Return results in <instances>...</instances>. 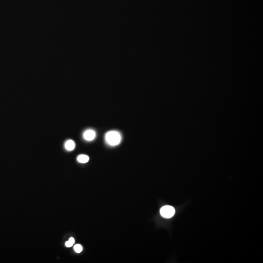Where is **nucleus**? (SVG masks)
<instances>
[{
	"mask_svg": "<svg viewBox=\"0 0 263 263\" xmlns=\"http://www.w3.org/2000/svg\"><path fill=\"white\" fill-rule=\"evenodd\" d=\"M73 245V244H72L71 242H69V241H67V242L66 243V246L67 247H71Z\"/></svg>",
	"mask_w": 263,
	"mask_h": 263,
	"instance_id": "nucleus-7",
	"label": "nucleus"
},
{
	"mask_svg": "<svg viewBox=\"0 0 263 263\" xmlns=\"http://www.w3.org/2000/svg\"><path fill=\"white\" fill-rule=\"evenodd\" d=\"M74 248L75 251H76L77 253H81L82 250H83V247H82V246L80 244L76 245L74 246Z\"/></svg>",
	"mask_w": 263,
	"mask_h": 263,
	"instance_id": "nucleus-6",
	"label": "nucleus"
},
{
	"mask_svg": "<svg viewBox=\"0 0 263 263\" xmlns=\"http://www.w3.org/2000/svg\"><path fill=\"white\" fill-rule=\"evenodd\" d=\"M106 142L109 145L115 146L118 145L122 141V136L120 133L116 131H111L106 134Z\"/></svg>",
	"mask_w": 263,
	"mask_h": 263,
	"instance_id": "nucleus-1",
	"label": "nucleus"
},
{
	"mask_svg": "<svg viewBox=\"0 0 263 263\" xmlns=\"http://www.w3.org/2000/svg\"><path fill=\"white\" fill-rule=\"evenodd\" d=\"M66 150L68 151H73L75 148V142L72 140H68L66 141L64 145Z\"/></svg>",
	"mask_w": 263,
	"mask_h": 263,
	"instance_id": "nucleus-4",
	"label": "nucleus"
},
{
	"mask_svg": "<svg viewBox=\"0 0 263 263\" xmlns=\"http://www.w3.org/2000/svg\"><path fill=\"white\" fill-rule=\"evenodd\" d=\"M69 241L71 242L72 244H74V243H75V239H74V238L71 237L70 238L69 240Z\"/></svg>",
	"mask_w": 263,
	"mask_h": 263,
	"instance_id": "nucleus-8",
	"label": "nucleus"
},
{
	"mask_svg": "<svg viewBox=\"0 0 263 263\" xmlns=\"http://www.w3.org/2000/svg\"><path fill=\"white\" fill-rule=\"evenodd\" d=\"M96 136V134L95 131L92 129L87 130L83 134V137L84 139L88 141H91L95 139Z\"/></svg>",
	"mask_w": 263,
	"mask_h": 263,
	"instance_id": "nucleus-3",
	"label": "nucleus"
},
{
	"mask_svg": "<svg viewBox=\"0 0 263 263\" xmlns=\"http://www.w3.org/2000/svg\"><path fill=\"white\" fill-rule=\"evenodd\" d=\"M175 209L171 206H165L162 207L160 210V214L165 218L172 217L175 214Z\"/></svg>",
	"mask_w": 263,
	"mask_h": 263,
	"instance_id": "nucleus-2",
	"label": "nucleus"
},
{
	"mask_svg": "<svg viewBox=\"0 0 263 263\" xmlns=\"http://www.w3.org/2000/svg\"><path fill=\"white\" fill-rule=\"evenodd\" d=\"M77 160L78 162H80V163H87L89 160V156H87V155H79L77 157Z\"/></svg>",
	"mask_w": 263,
	"mask_h": 263,
	"instance_id": "nucleus-5",
	"label": "nucleus"
}]
</instances>
